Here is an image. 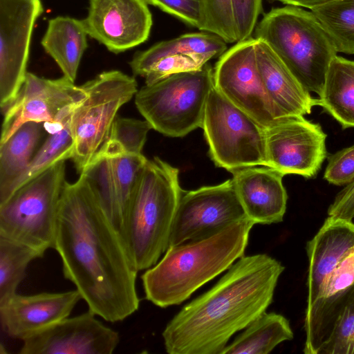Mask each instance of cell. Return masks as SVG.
<instances>
[{"label": "cell", "instance_id": "e575fe53", "mask_svg": "<svg viewBox=\"0 0 354 354\" xmlns=\"http://www.w3.org/2000/svg\"><path fill=\"white\" fill-rule=\"evenodd\" d=\"M237 42L246 40L256 26L262 0H231Z\"/></svg>", "mask_w": 354, "mask_h": 354}, {"label": "cell", "instance_id": "7402d4cb", "mask_svg": "<svg viewBox=\"0 0 354 354\" xmlns=\"http://www.w3.org/2000/svg\"><path fill=\"white\" fill-rule=\"evenodd\" d=\"M257 67L266 91L281 118L304 115L318 106L270 47L257 39Z\"/></svg>", "mask_w": 354, "mask_h": 354}, {"label": "cell", "instance_id": "836d02e7", "mask_svg": "<svg viewBox=\"0 0 354 354\" xmlns=\"http://www.w3.org/2000/svg\"><path fill=\"white\" fill-rule=\"evenodd\" d=\"M324 178L330 184L338 186L354 181V145L328 157Z\"/></svg>", "mask_w": 354, "mask_h": 354}, {"label": "cell", "instance_id": "8d00e7d4", "mask_svg": "<svg viewBox=\"0 0 354 354\" xmlns=\"http://www.w3.org/2000/svg\"><path fill=\"white\" fill-rule=\"evenodd\" d=\"M328 215L351 221L354 218V181L336 195L328 209Z\"/></svg>", "mask_w": 354, "mask_h": 354}, {"label": "cell", "instance_id": "f1b7e54d", "mask_svg": "<svg viewBox=\"0 0 354 354\" xmlns=\"http://www.w3.org/2000/svg\"><path fill=\"white\" fill-rule=\"evenodd\" d=\"M44 255L28 245L0 236V303L17 293L30 263Z\"/></svg>", "mask_w": 354, "mask_h": 354}, {"label": "cell", "instance_id": "ac0fdd59", "mask_svg": "<svg viewBox=\"0 0 354 354\" xmlns=\"http://www.w3.org/2000/svg\"><path fill=\"white\" fill-rule=\"evenodd\" d=\"M82 297L77 289L10 297L0 303L1 329L21 341L70 316Z\"/></svg>", "mask_w": 354, "mask_h": 354}, {"label": "cell", "instance_id": "1f68e13d", "mask_svg": "<svg viewBox=\"0 0 354 354\" xmlns=\"http://www.w3.org/2000/svg\"><path fill=\"white\" fill-rule=\"evenodd\" d=\"M318 354H354V289Z\"/></svg>", "mask_w": 354, "mask_h": 354}, {"label": "cell", "instance_id": "4316f807", "mask_svg": "<svg viewBox=\"0 0 354 354\" xmlns=\"http://www.w3.org/2000/svg\"><path fill=\"white\" fill-rule=\"evenodd\" d=\"M292 338L288 320L280 314L266 311L227 344L222 354H268L280 343Z\"/></svg>", "mask_w": 354, "mask_h": 354}, {"label": "cell", "instance_id": "277c9868", "mask_svg": "<svg viewBox=\"0 0 354 354\" xmlns=\"http://www.w3.org/2000/svg\"><path fill=\"white\" fill-rule=\"evenodd\" d=\"M178 172L158 157L147 160L140 172L120 233L138 271L153 266L168 249L183 192Z\"/></svg>", "mask_w": 354, "mask_h": 354}, {"label": "cell", "instance_id": "9a60e30c", "mask_svg": "<svg viewBox=\"0 0 354 354\" xmlns=\"http://www.w3.org/2000/svg\"><path fill=\"white\" fill-rule=\"evenodd\" d=\"M22 342L21 354H111L120 336L88 310L66 317Z\"/></svg>", "mask_w": 354, "mask_h": 354}, {"label": "cell", "instance_id": "52a82bcc", "mask_svg": "<svg viewBox=\"0 0 354 354\" xmlns=\"http://www.w3.org/2000/svg\"><path fill=\"white\" fill-rule=\"evenodd\" d=\"M59 161L18 188L0 204V236L45 254L54 248L57 213L66 182Z\"/></svg>", "mask_w": 354, "mask_h": 354}, {"label": "cell", "instance_id": "8992f818", "mask_svg": "<svg viewBox=\"0 0 354 354\" xmlns=\"http://www.w3.org/2000/svg\"><path fill=\"white\" fill-rule=\"evenodd\" d=\"M214 85L213 69L207 63L145 84L136 93L135 104L152 129L167 136L183 137L202 127Z\"/></svg>", "mask_w": 354, "mask_h": 354}, {"label": "cell", "instance_id": "484cf974", "mask_svg": "<svg viewBox=\"0 0 354 354\" xmlns=\"http://www.w3.org/2000/svg\"><path fill=\"white\" fill-rule=\"evenodd\" d=\"M319 97L318 106L342 129L354 127V61L337 55L332 60Z\"/></svg>", "mask_w": 354, "mask_h": 354}, {"label": "cell", "instance_id": "6da1fadb", "mask_svg": "<svg viewBox=\"0 0 354 354\" xmlns=\"http://www.w3.org/2000/svg\"><path fill=\"white\" fill-rule=\"evenodd\" d=\"M53 249L65 279L95 315L115 323L138 310V271L82 173L75 183L64 185Z\"/></svg>", "mask_w": 354, "mask_h": 354}, {"label": "cell", "instance_id": "603a6c76", "mask_svg": "<svg viewBox=\"0 0 354 354\" xmlns=\"http://www.w3.org/2000/svg\"><path fill=\"white\" fill-rule=\"evenodd\" d=\"M87 35L83 20L59 16L48 21L41 41L45 51L62 71L63 76L73 82L88 46Z\"/></svg>", "mask_w": 354, "mask_h": 354}, {"label": "cell", "instance_id": "ba28073f", "mask_svg": "<svg viewBox=\"0 0 354 354\" xmlns=\"http://www.w3.org/2000/svg\"><path fill=\"white\" fill-rule=\"evenodd\" d=\"M81 86L84 95L70 122L75 142L71 159L80 174L107 140L119 109L138 91L135 77L118 70L104 71Z\"/></svg>", "mask_w": 354, "mask_h": 354}, {"label": "cell", "instance_id": "74e56055", "mask_svg": "<svg viewBox=\"0 0 354 354\" xmlns=\"http://www.w3.org/2000/svg\"><path fill=\"white\" fill-rule=\"evenodd\" d=\"M283 3L297 7H304L310 10L339 0H277Z\"/></svg>", "mask_w": 354, "mask_h": 354}, {"label": "cell", "instance_id": "d6a6232c", "mask_svg": "<svg viewBox=\"0 0 354 354\" xmlns=\"http://www.w3.org/2000/svg\"><path fill=\"white\" fill-rule=\"evenodd\" d=\"M151 129V125L146 120L117 116L107 139L115 141L129 153L140 154L147 133Z\"/></svg>", "mask_w": 354, "mask_h": 354}, {"label": "cell", "instance_id": "4fadbf2b", "mask_svg": "<svg viewBox=\"0 0 354 354\" xmlns=\"http://www.w3.org/2000/svg\"><path fill=\"white\" fill-rule=\"evenodd\" d=\"M44 8L40 0H0V107L16 98L28 73L30 39Z\"/></svg>", "mask_w": 354, "mask_h": 354}, {"label": "cell", "instance_id": "ffe728a7", "mask_svg": "<svg viewBox=\"0 0 354 354\" xmlns=\"http://www.w3.org/2000/svg\"><path fill=\"white\" fill-rule=\"evenodd\" d=\"M232 174L245 213L254 225L283 221L288 199L283 174L266 166L244 167Z\"/></svg>", "mask_w": 354, "mask_h": 354}, {"label": "cell", "instance_id": "4dcf8cb0", "mask_svg": "<svg viewBox=\"0 0 354 354\" xmlns=\"http://www.w3.org/2000/svg\"><path fill=\"white\" fill-rule=\"evenodd\" d=\"M200 30L219 36L226 43L237 41L231 0H201Z\"/></svg>", "mask_w": 354, "mask_h": 354}, {"label": "cell", "instance_id": "9c48e42d", "mask_svg": "<svg viewBox=\"0 0 354 354\" xmlns=\"http://www.w3.org/2000/svg\"><path fill=\"white\" fill-rule=\"evenodd\" d=\"M214 164L231 173L266 166L265 128L232 104L214 86L205 106L202 127Z\"/></svg>", "mask_w": 354, "mask_h": 354}, {"label": "cell", "instance_id": "5b68a950", "mask_svg": "<svg viewBox=\"0 0 354 354\" xmlns=\"http://www.w3.org/2000/svg\"><path fill=\"white\" fill-rule=\"evenodd\" d=\"M255 38L270 47L304 88L320 94L337 51L311 11L289 5L273 8L257 25Z\"/></svg>", "mask_w": 354, "mask_h": 354}, {"label": "cell", "instance_id": "8fae6325", "mask_svg": "<svg viewBox=\"0 0 354 354\" xmlns=\"http://www.w3.org/2000/svg\"><path fill=\"white\" fill-rule=\"evenodd\" d=\"M256 42L255 37L238 41L221 55L213 70L214 84L232 104L266 128L281 117L260 75Z\"/></svg>", "mask_w": 354, "mask_h": 354}, {"label": "cell", "instance_id": "83f0119b", "mask_svg": "<svg viewBox=\"0 0 354 354\" xmlns=\"http://www.w3.org/2000/svg\"><path fill=\"white\" fill-rule=\"evenodd\" d=\"M82 173L84 174L103 212L120 234L124 224V213L111 159L103 147H101Z\"/></svg>", "mask_w": 354, "mask_h": 354}, {"label": "cell", "instance_id": "d6986e66", "mask_svg": "<svg viewBox=\"0 0 354 354\" xmlns=\"http://www.w3.org/2000/svg\"><path fill=\"white\" fill-rule=\"evenodd\" d=\"M354 289V249L324 284L319 294L306 308L304 353L318 354Z\"/></svg>", "mask_w": 354, "mask_h": 354}, {"label": "cell", "instance_id": "f546056e", "mask_svg": "<svg viewBox=\"0 0 354 354\" xmlns=\"http://www.w3.org/2000/svg\"><path fill=\"white\" fill-rule=\"evenodd\" d=\"M337 53L354 54V0H339L310 10Z\"/></svg>", "mask_w": 354, "mask_h": 354}, {"label": "cell", "instance_id": "7c38bea8", "mask_svg": "<svg viewBox=\"0 0 354 354\" xmlns=\"http://www.w3.org/2000/svg\"><path fill=\"white\" fill-rule=\"evenodd\" d=\"M304 115L279 118L265 128L266 167L313 178L326 158V134Z\"/></svg>", "mask_w": 354, "mask_h": 354}, {"label": "cell", "instance_id": "d590c367", "mask_svg": "<svg viewBox=\"0 0 354 354\" xmlns=\"http://www.w3.org/2000/svg\"><path fill=\"white\" fill-rule=\"evenodd\" d=\"M185 23L200 28L202 21L201 0H147Z\"/></svg>", "mask_w": 354, "mask_h": 354}, {"label": "cell", "instance_id": "7a4b0ae2", "mask_svg": "<svg viewBox=\"0 0 354 354\" xmlns=\"http://www.w3.org/2000/svg\"><path fill=\"white\" fill-rule=\"evenodd\" d=\"M284 267L266 254L243 256L162 332L169 354H222L230 339L266 311Z\"/></svg>", "mask_w": 354, "mask_h": 354}, {"label": "cell", "instance_id": "5bb4252c", "mask_svg": "<svg viewBox=\"0 0 354 354\" xmlns=\"http://www.w3.org/2000/svg\"><path fill=\"white\" fill-rule=\"evenodd\" d=\"M226 49V42L215 34L188 33L137 52L129 66L149 85L173 73L200 68Z\"/></svg>", "mask_w": 354, "mask_h": 354}, {"label": "cell", "instance_id": "30bf717a", "mask_svg": "<svg viewBox=\"0 0 354 354\" xmlns=\"http://www.w3.org/2000/svg\"><path fill=\"white\" fill-rule=\"evenodd\" d=\"M246 218L232 179L216 185L183 191L168 248L207 238Z\"/></svg>", "mask_w": 354, "mask_h": 354}, {"label": "cell", "instance_id": "e0dca14e", "mask_svg": "<svg viewBox=\"0 0 354 354\" xmlns=\"http://www.w3.org/2000/svg\"><path fill=\"white\" fill-rule=\"evenodd\" d=\"M84 95L81 85L76 86L64 76L48 79L28 72L16 98L3 112L0 143L26 122L54 121L64 109Z\"/></svg>", "mask_w": 354, "mask_h": 354}, {"label": "cell", "instance_id": "cb8c5ba5", "mask_svg": "<svg viewBox=\"0 0 354 354\" xmlns=\"http://www.w3.org/2000/svg\"><path fill=\"white\" fill-rule=\"evenodd\" d=\"M45 132L43 123L28 122L0 143V204L6 200L11 186L28 167Z\"/></svg>", "mask_w": 354, "mask_h": 354}, {"label": "cell", "instance_id": "44dd1931", "mask_svg": "<svg viewBox=\"0 0 354 354\" xmlns=\"http://www.w3.org/2000/svg\"><path fill=\"white\" fill-rule=\"evenodd\" d=\"M354 249V223L328 216L306 244L308 259L307 307L314 302L324 284Z\"/></svg>", "mask_w": 354, "mask_h": 354}, {"label": "cell", "instance_id": "2e32d148", "mask_svg": "<svg viewBox=\"0 0 354 354\" xmlns=\"http://www.w3.org/2000/svg\"><path fill=\"white\" fill-rule=\"evenodd\" d=\"M147 0H89L83 20L88 35L120 53L147 40L152 16Z\"/></svg>", "mask_w": 354, "mask_h": 354}, {"label": "cell", "instance_id": "3957f363", "mask_svg": "<svg viewBox=\"0 0 354 354\" xmlns=\"http://www.w3.org/2000/svg\"><path fill=\"white\" fill-rule=\"evenodd\" d=\"M253 225L246 218L207 238L169 248L141 276L146 299L160 308L187 300L244 256Z\"/></svg>", "mask_w": 354, "mask_h": 354}, {"label": "cell", "instance_id": "d4e9b609", "mask_svg": "<svg viewBox=\"0 0 354 354\" xmlns=\"http://www.w3.org/2000/svg\"><path fill=\"white\" fill-rule=\"evenodd\" d=\"M76 103L64 109L54 121L43 123L48 136L26 171L11 186L6 200L18 188L55 163L72 158L75 142L70 122Z\"/></svg>", "mask_w": 354, "mask_h": 354}]
</instances>
